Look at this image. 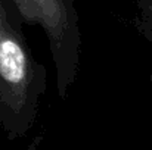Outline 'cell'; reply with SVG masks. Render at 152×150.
I'll return each mask as SVG.
<instances>
[{
    "label": "cell",
    "mask_w": 152,
    "mask_h": 150,
    "mask_svg": "<svg viewBox=\"0 0 152 150\" xmlns=\"http://www.w3.org/2000/svg\"><path fill=\"white\" fill-rule=\"evenodd\" d=\"M149 9H151V10H152V3H151V4H149Z\"/></svg>",
    "instance_id": "obj_3"
},
{
    "label": "cell",
    "mask_w": 152,
    "mask_h": 150,
    "mask_svg": "<svg viewBox=\"0 0 152 150\" xmlns=\"http://www.w3.org/2000/svg\"><path fill=\"white\" fill-rule=\"evenodd\" d=\"M34 83L33 60L19 31L10 24L4 0H0V101L22 115L30 104Z\"/></svg>",
    "instance_id": "obj_2"
},
{
    "label": "cell",
    "mask_w": 152,
    "mask_h": 150,
    "mask_svg": "<svg viewBox=\"0 0 152 150\" xmlns=\"http://www.w3.org/2000/svg\"><path fill=\"white\" fill-rule=\"evenodd\" d=\"M19 16L43 28L58 71V90L66 96L68 86L74 81L80 33L74 0H10Z\"/></svg>",
    "instance_id": "obj_1"
}]
</instances>
